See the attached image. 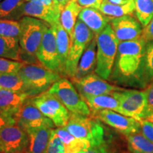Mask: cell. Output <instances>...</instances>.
Wrapping results in <instances>:
<instances>
[{
	"label": "cell",
	"instance_id": "obj_1",
	"mask_svg": "<svg viewBox=\"0 0 153 153\" xmlns=\"http://www.w3.org/2000/svg\"><path fill=\"white\" fill-rule=\"evenodd\" d=\"M146 42L140 38L119 42L114 65L109 79L126 87L145 89L144 55Z\"/></svg>",
	"mask_w": 153,
	"mask_h": 153
},
{
	"label": "cell",
	"instance_id": "obj_2",
	"mask_svg": "<svg viewBox=\"0 0 153 153\" xmlns=\"http://www.w3.org/2000/svg\"><path fill=\"white\" fill-rule=\"evenodd\" d=\"M97 38V66L95 73L108 80L114 68L119 41L115 36L111 24H108Z\"/></svg>",
	"mask_w": 153,
	"mask_h": 153
},
{
	"label": "cell",
	"instance_id": "obj_3",
	"mask_svg": "<svg viewBox=\"0 0 153 153\" xmlns=\"http://www.w3.org/2000/svg\"><path fill=\"white\" fill-rule=\"evenodd\" d=\"M18 74L24 82L26 94L30 97L48 90L61 78L60 74L45 67L25 63L19 70Z\"/></svg>",
	"mask_w": 153,
	"mask_h": 153
},
{
	"label": "cell",
	"instance_id": "obj_4",
	"mask_svg": "<svg viewBox=\"0 0 153 153\" xmlns=\"http://www.w3.org/2000/svg\"><path fill=\"white\" fill-rule=\"evenodd\" d=\"M65 128L74 136L88 141L92 147L107 140L104 128L100 122L89 116L70 113V119Z\"/></svg>",
	"mask_w": 153,
	"mask_h": 153
},
{
	"label": "cell",
	"instance_id": "obj_5",
	"mask_svg": "<svg viewBox=\"0 0 153 153\" xmlns=\"http://www.w3.org/2000/svg\"><path fill=\"white\" fill-rule=\"evenodd\" d=\"M48 91L55 96L72 114L90 115V108L86 101L76 90L74 84L66 78L61 77Z\"/></svg>",
	"mask_w": 153,
	"mask_h": 153
},
{
	"label": "cell",
	"instance_id": "obj_6",
	"mask_svg": "<svg viewBox=\"0 0 153 153\" xmlns=\"http://www.w3.org/2000/svg\"><path fill=\"white\" fill-rule=\"evenodd\" d=\"M95 37V34L90 28L79 20H76L73 36L70 41V51L67 61L65 76L72 79L75 75L78 63L84 51L89 43Z\"/></svg>",
	"mask_w": 153,
	"mask_h": 153
},
{
	"label": "cell",
	"instance_id": "obj_7",
	"mask_svg": "<svg viewBox=\"0 0 153 153\" xmlns=\"http://www.w3.org/2000/svg\"><path fill=\"white\" fill-rule=\"evenodd\" d=\"M19 23V44L22 51L30 56H36L43 34L50 25L41 19L26 16H23Z\"/></svg>",
	"mask_w": 153,
	"mask_h": 153
},
{
	"label": "cell",
	"instance_id": "obj_8",
	"mask_svg": "<svg viewBox=\"0 0 153 153\" xmlns=\"http://www.w3.org/2000/svg\"><path fill=\"white\" fill-rule=\"evenodd\" d=\"M30 102L51 119L57 128H65L70 119V112L48 91L30 97Z\"/></svg>",
	"mask_w": 153,
	"mask_h": 153
},
{
	"label": "cell",
	"instance_id": "obj_9",
	"mask_svg": "<svg viewBox=\"0 0 153 153\" xmlns=\"http://www.w3.org/2000/svg\"><path fill=\"white\" fill-rule=\"evenodd\" d=\"M111 94L119 102L122 114L137 120L147 116V99L145 90L123 89Z\"/></svg>",
	"mask_w": 153,
	"mask_h": 153
},
{
	"label": "cell",
	"instance_id": "obj_10",
	"mask_svg": "<svg viewBox=\"0 0 153 153\" xmlns=\"http://www.w3.org/2000/svg\"><path fill=\"white\" fill-rule=\"evenodd\" d=\"M28 144V133L16 124L0 130V153H26Z\"/></svg>",
	"mask_w": 153,
	"mask_h": 153
},
{
	"label": "cell",
	"instance_id": "obj_11",
	"mask_svg": "<svg viewBox=\"0 0 153 153\" xmlns=\"http://www.w3.org/2000/svg\"><path fill=\"white\" fill-rule=\"evenodd\" d=\"M36 57L43 67L59 73L60 61L57 53L56 38L54 30L51 26H48L45 30Z\"/></svg>",
	"mask_w": 153,
	"mask_h": 153
},
{
	"label": "cell",
	"instance_id": "obj_12",
	"mask_svg": "<svg viewBox=\"0 0 153 153\" xmlns=\"http://www.w3.org/2000/svg\"><path fill=\"white\" fill-rule=\"evenodd\" d=\"M30 98L21 106L16 114V125L25 131L40 127L54 128L55 124L30 102Z\"/></svg>",
	"mask_w": 153,
	"mask_h": 153
},
{
	"label": "cell",
	"instance_id": "obj_13",
	"mask_svg": "<svg viewBox=\"0 0 153 153\" xmlns=\"http://www.w3.org/2000/svg\"><path fill=\"white\" fill-rule=\"evenodd\" d=\"M76 90L82 96L111 94L123 88L113 85L96 73L87 74L79 79H72Z\"/></svg>",
	"mask_w": 153,
	"mask_h": 153
},
{
	"label": "cell",
	"instance_id": "obj_14",
	"mask_svg": "<svg viewBox=\"0 0 153 153\" xmlns=\"http://www.w3.org/2000/svg\"><path fill=\"white\" fill-rule=\"evenodd\" d=\"M94 115L97 119L111 126L125 136L141 132L138 120L114 111L103 110Z\"/></svg>",
	"mask_w": 153,
	"mask_h": 153
},
{
	"label": "cell",
	"instance_id": "obj_15",
	"mask_svg": "<svg viewBox=\"0 0 153 153\" xmlns=\"http://www.w3.org/2000/svg\"><path fill=\"white\" fill-rule=\"evenodd\" d=\"M110 24L119 42L133 41L141 37L142 24L132 15L113 18Z\"/></svg>",
	"mask_w": 153,
	"mask_h": 153
},
{
	"label": "cell",
	"instance_id": "obj_16",
	"mask_svg": "<svg viewBox=\"0 0 153 153\" xmlns=\"http://www.w3.org/2000/svg\"><path fill=\"white\" fill-rule=\"evenodd\" d=\"M23 15L36 18L53 26L60 22L61 9L48 7L30 1H25L22 9Z\"/></svg>",
	"mask_w": 153,
	"mask_h": 153
},
{
	"label": "cell",
	"instance_id": "obj_17",
	"mask_svg": "<svg viewBox=\"0 0 153 153\" xmlns=\"http://www.w3.org/2000/svg\"><path fill=\"white\" fill-rule=\"evenodd\" d=\"M78 19L97 36L110 24L111 18L103 14L99 9L84 7L79 12Z\"/></svg>",
	"mask_w": 153,
	"mask_h": 153
},
{
	"label": "cell",
	"instance_id": "obj_18",
	"mask_svg": "<svg viewBox=\"0 0 153 153\" xmlns=\"http://www.w3.org/2000/svg\"><path fill=\"white\" fill-rule=\"evenodd\" d=\"M51 26L54 30L55 38H56L57 53H58L59 61H60L59 73L61 76H65L66 65L68 58L69 51H70L71 39H70L68 33L64 29L60 22H57L56 24Z\"/></svg>",
	"mask_w": 153,
	"mask_h": 153
},
{
	"label": "cell",
	"instance_id": "obj_19",
	"mask_svg": "<svg viewBox=\"0 0 153 153\" xmlns=\"http://www.w3.org/2000/svg\"><path fill=\"white\" fill-rule=\"evenodd\" d=\"M97 66V38L89 43L84 51L78 63L75 75L71 79H79L87 74L93 73Z\"/></svg>",
	"mask_w": 153,
	"mask_h": 153
},
{
	"label": "cell",
	"instance_id": "obj_20",
	"mask_svg": "<svg viewBox=\"0 0 153 153\" xmlns=\"http://www.w3.org/2000/svg\"><path fill=\"white\" fill-rule=\"evenodd\" d=\"M52 129L48 127H40L26 130L29 144L26 153H44L51 139Z\"/></svg>",
	"mask_w": 153,
	"mask_h": 153
},
{
	"label": "cell",
	"instance_id": "obj_21",
	"mask_svg": "<svg viewBox=\"0 0 153 153\" xmlns=\"http://www.w3.org/2000/svg\"><path fill=\"white\" fill-rule=\"evenodd\" d=\"M94 114L103 110H111L122 114L119 102L111 94L97 96H82Z\"/></svg>",
	"mask_w": 153,
	"mask_h": 153
},
{
	"label": "cell",
	"instance_id": "obj_22",
	"mask_svg": "<svg viewBox=\"0 0 153 153\" xmlns=\"http://www.w3.org/2000/svg\"><path fill=\"white\" fill-rule=\"evenodd\" d=\"M30 97L26 93L0 90V113H17Z\"/></svg>",
	"mask_w": 153,
	"mask_h": 153
},
{
	"label": "cell",
	"instance_id": "obj_23",
	"mask_svg": "<svg viewBox=\"0 0 153 153\" xmlns=\"http://www.w3.org/2000/svg\"><path fill=\"white\" fill-rule=\"evenodd\" d=\"M83 7L77 2V0H72L61 10L60 22L64 29L68 32L70 39L73 36L74 28L79 12Z\"/></svg>",
	"mask_w": 153,
	"mask_h": 153
},
{
	"label": "cell",
	"instance_id": "obj_24",
	"mask_svg": "<svg viewBox=\"0 0 153 153\" xmlns=\"http://www.w3.org/2000/svg\"><path fill=\"white\" fill-rule=\"evenodd\" d=\"M55 131L64 144L66 153H76L92 147L88 141L74 136L65 128H57Z\"/></svg>",
	"mask_w": 153,
	"mask_h": 153
},
{
	"label": "cell",
	"instance_id": "obj_25",
	"mask_svg": "<svg viewBox=\"0 0 153 153\" xmlns=\"http://www.w3.org/2000/svg\"><path fill=\"white\" fill-rule=\"evenodd\" d=\"M22 48L19 39L0 36V57L13 60H22Z\"/></svg>",
	"mask_w": 153,
	"mask_h": 153
},
{
	"label": "cell",
	"instance_id": "obj_26",
	"mask_svg": "<svg viewBox=\"0 0 153 153\" xmlns=\"http://www.w3.org/2000/svg\"><path fill=\"white\" fill-rule=\"evenodd\" d=\"M26 0H2L0 2V19L19 21L24 16L23 5Z\"/></svg>",
	"mask_w": 153,
	"mask_h": 153
},
{
	"label": "cell",
	"instance_id": "obj_27",
	"mask_svg": "<svg viewBox=\"0 0 153 153\" xmlns=\"http://www.w3.org/2000/svg\"><path fill=\"white\" fill-rule=\"evenodd\" d=\"M99 9L110 18H118L126 15H133L135 13V4L133 0L123 5L114 4L108 0H104Z\"/></svg>",
	"mask_w": 153,
	"mask_h": 153
},
{
	"label": "cell",
	"instance_id": "obj_28",
	"mask_svg": "<svg viewBox=\"0 0 153 153\" xmlns=\"http://www.w3.org/2000/svg\"><path fill=\"white\" fill-rule=\"evenodd\" d=\"M126 137L128 149L131 153H153V143L141 132Z\"/></svg>",
	"mask_w": 153,
	"mask_h": 153
},
{
	"label": "cell",
	"instance_id": "obj_29",
	"mask_svg": "<svg viewBox=\"0 0 153 153\" xmlns=\"http://www.w3.org/2000/svg\"><path fill=\"white\" fill-rule=\"evenodd\" d=\"M0 90L26 94V86L18 73L0 74Z\"/></svg>",
	"mask_w": 153,
	"mask_h": 153
},
{
	"label": "cell",
	"instance_id": "obj_30",
	"mask_svg": "<svg viewBox=\"0 0 153 153\" xmlns=\"http://www.w3.org/2000/svg\"><path fill=\"white\" fill-rule=\"evenodd\" d=\"M137 19L144 26L153 17V0H133Z\"/></svg>",
	"mask_w": 153,
	"mask_h": 153
},
{
	"label": "cell",
	"instance_id": "obj_31",
	"mask_svg": "<svg viewBox=\"0 0 153 153\" xmlns=\"http://www.w3.org/2000/svg\"><path fill=\"white\" fill-rule=\"evenodd\" d=\"M145 83L148 86L153 81V41L146 43L144 55Z\"/></svg>",
	"mask_w": 153,
	"mask_h": 153
},
{
	"label": "cell",
	"instance_id": "obj_32",
	"mask_svg": "<svg viewBox=\"0 0 153 153\" xmlns=\"http://www.w3.org/2000/svg\"><path fill=\"white\" fill-rule=\"evenodd\" d=\"M20 23L19 21L0 19V36L16 38L19 39Z\"/></svg>",
	"mask_w": 153,
	"mask_h": 153
},
{
	"label": "cell",
	"instance_id": "obj_33",
	"mask_svg": "<svg viewBox=\"0 0 153 153\" xmlns=\"http://www.w3.org/2000/svg\"><path fill=\"white\" fill-rule=\"evenodd\" d=\"M24 64L22 61L0 57V74L18 73L19 70Z\"/></svg>",
	"mask_w": 153,
	"mask_h": 153
},
{
	"label": "cell",
	"instance_id": "obj_34",
	"mask_svg": "<svg viewBox=\"0 0 153 153\" xmlns=\"http://www.w3.org/2000/svg\"><path fill=\"white\" fill-rule=\"evenodd\" d=\"M44 153H66L64 144L57 135L55 128L52 129L51 139Z\"/></svg>",
	"mask_w": 153,
	"mask_h": 153
},
{
	"label": "cell",
	"instance_id": "obj_35",
	"mask_svg": "<svg viewBox=\"0 0 153 153\" xmlns=\"http://www.w3.org/2000/svg\"><path fill=\"white\" fill-rule=\"evenodd\" d=\"M138 121L141 133L153 143V122L147 119H140Z\"/></svg>",
	"mask_w": 153,
	"mask_h": 153
},
{
	"label": "cell",
	"instance_id": "obj_36",
	"mask_svg": "<svg viewBox=\"0 0 153 153\" xmlns=\"http://www.w3.org/2000/svg\"><path fill=\"white\" fill-rule=\"evenodd\" d=\"M16 113L13 112H3L0 113V130L6 126L16 125Z\"/></svg>",
	"mask_w": 153,
	"mask_h": 153
},
{
	"label": "cell",
	"instance_id": "obj_37",
	"mask_svg": "<svg viewBox=\"0 0 153 153\" xmlns=\"http://www.w3.org/2000/svg\"><path fill=\"white\" fill-rule=\"evenodd\" d=\"M76 153H114V150L111 146L110 143L106 140L102 144L91 147L90 148Z\"/></svg>",
	"mask_w": 153,
	"mask_h": 153
},
{
	"label": "cell",
	"instance_id": "obj_38",
	"mask_svg": "<svg viewBox=\"0 0 153 153\" xmlns=\"http://www.w3.org/2000/svg\"><path fill=\"white\" fill-rule=\"evenodd\" d=\"M145 92L147 99V118L153 113V81L147 86L145 89Z\"/></svg>",
	"mask_w": 153,
	"mask_h": 153
},
{
	"label": "cell",
	"instance_id": "obj_39",
	"mask_svg": "<svg viewBox=\"0 0 153 153\" xmlns=\"http://www.w3.org/2000/svg\"><path fill=\"white\" fill-rule=\"evenodd\" d=\"M141 38L146 43L153 41V17L150 22L148 23V24L143 28Z\"/></svg>",
	"mask_w": 153,
	"mask_h": 153
},
{
	"label": "cell",
	"instance_id": "obj_40",
	"mask_svg": "<svg viewBox=\"0 0 153 153\" xmlns=\"http://www.w3.org/2000/svg\"><path fill=\"white\" fill-rule=\"evenodd\" d=\"M104 0H77V2L82 7H94L99 9Z\"/></svg>",
	"mask_w": 153,
	"mask_h": 153
},
{
	"label": "cell",
	"instance_id": "obj_41",
	"mask_svg": "<svg viewBox=\"0 0 153 153\" xmlns=\"http://www.w3.org/2000/svg\"><path fill=\"white\" fill-rule=\"evenodd\" d=\"M26 1H30L38 4H41L44 6H48V7H54V8H60L57 0H26Z\"/></svg>",
	"mask_w": 153,
	"mask_h": 153
},
{
	"label": "cell",
	"instance_id": "obj_42",
	"mask_svg": "<svg viewBox=\"0 0 153 153\" xmlns=\"http://www.w3.org/2000/svg\"><path fill=\"white\" fill-rule=\"evenodd\" d=\"M108 1H110L111 3L114 4L123 5L129 3L130 1H133V0H108Z\"/></svg>",
	"mask_w": 153,
	"mask_h": 153
},
{
	"label": "cell",
	"instance_id": "obj_43",
	"mask_svg": "<svg viewBox=\"0 0 153 153\" xmlns=\"http://www.w3.org/2000/svg\"><path fill=\"white\" fill-rule=\"evenodd\" d=\"M72 0H57V3H58L59 6H60L61 10L64 8V7L67 4L70 2V1H71Z\"/></svg>",
	"mask_w": 153,
	"mask_h": 153
},
{
	"label": "cell",
	"instance_id": "obj_44",
	"mask_svg": "<svg viewBox=\"0 0 153 153\" xmlns=\"http://www.w3.org/2000/svg\"><path fill=\"white\" fill-rule=\"evenodd\" d=\"M145 119L149 120H150V121L153 122V113H152L150 115H149V116L146 118H145Z\"/></svg>",
	"mask_w": 153,
	"mask_h": 153
},
{
	"label": "cell",
	"instance_id": "obj_45",
	"mask_svg": "<svg viewBox=\"0 0 153 153\" xmlns=\"http://www.w3.org/2000/svg\"><path fill=\"white\" fill-rule=\"evenodd\" d=\"M1 1H2V0H0V2H1Z\"/></svg>",
	"mask_w": 153,
	"mask_h": 153
},
{
	"label": "cell",
	"instance_id": "obj_46",
	"mask_svg": "<svg viewBox=\"0 0 153 153\" xmlns=\"http://www.w3.org/2000/svg\"><path fill=\"white\" fill-rule=\"evenodd\" d=\"M124 153H128V152H124Z\"/></svg>",
	"mask_w": 153,
	"mask_h": 153
}]
</instances>
